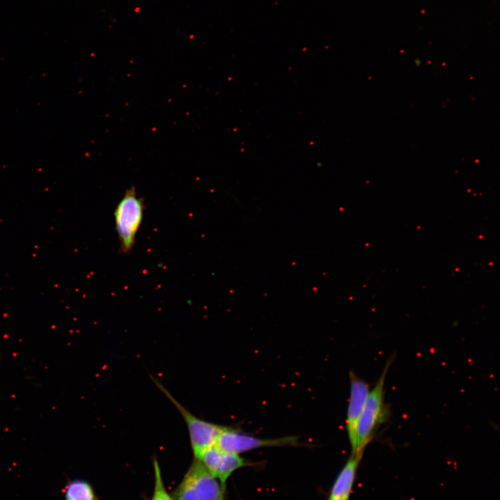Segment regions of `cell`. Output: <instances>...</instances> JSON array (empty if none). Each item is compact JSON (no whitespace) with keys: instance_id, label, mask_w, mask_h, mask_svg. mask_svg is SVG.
<instances>
[{"instance_id":"obj_1","label":"cell","mask_w":500,"mask_h":500,"mask_svg":"<svg viewBox=\"0 0 500 500\" xmlns=\"http://www.w3.org/2000/svg\"><path fill=\"white\" fill-rule=\"evenodd\" d=\"M226 486L194 458L173 492L174 500H225Z\"/></svg>"},{"instance_id":"obj_2","label":"cell","mask_w":500,"mask_h":500,"mask_svg":"<svg viewBox=\"0 0 500 500\" xmlns=\"http://www.w3.org/2000/svg\"><path fill=\"white\" fill-rule=\"evenodd\" d=\"M144 210V201L138 196L133 187L126 191L116 207L114 212L115 228L120 251L124 254L130 253L133 248Z\"/></svg>"},{"instance_id":"obj_3","label":"cell","mask_w":500,"mask_h":500,"mask_svg":"<svg viewBox=\"0 0 500 500\" xmlns=\"http://www.w3.org/2000/svg\"><path fill=\"white\" fill-rule=\"evenodd\" d=\"M151 377L158 388L174 404L183 417L188 430L194 458L198 459L205 451L215 445L224 426L195 416L184 407L156 378Z\"/></svg>"},{"instance_id":"obj_4","label":"cell","mask_w":500,"mask_h":500,"mask_svg":"<svg viewBox=\"0 0 500 500\" xmlns=\"http://www.w3.org/2000/svg\"><path fill=\"white\" fill-rule=\"evenodd\" d=\"M392 359L387 361L373 389L369 392L357 429L356 451L363 452L384 417V385Z\"/></svg>"},{"instance_id":"obj_5","label":"cell","mask_w":500,"mask_h":500,"mask_svg":"<svg viewBox=\"0 0 500 500\" xmlns=\"http://www.w3.org/2000/svg\"><path fill=\"white\" fill-rule=\"evenodd\" d=\"M298 444L296 436L261 438L224 426L214 446L226 453L240 454L260 447L295 446Z\"/></svg>"},{"instance_id":"obj_6","label":"cell","mask_w":500,"mask_h":500,"mask_svg":"<svg viewBox=\"0 0 500 500\" xmlns=\"http://www.w3.org/2000/svg\"><path fill=\"white\" fill-rule=\"evenodd\" d=\"M350 396L347 408L346 428L351 449L356 451L357 429L369 392V385L352 372L349 373Z\"/></svg>"},{"instance_id":"obj_7","label":"cell","mask_w":500,"mask_h":500,"mask_svg":"<svg viewBox=\"0 0 500 500\" xmlns=\"http://www.w3.org/2000/svg\"><path fill=\"white\" fill-rule=\"evenodd\" d=\"M197 460L224 486L235 471L251 465L239 454L222 451L215 446L205 451Z\"/></svg>"},{"instance_id":"obj_8","label":"cell","mask_w":500,"mask_h":500,"mask_svg":"<svg viewBox=\"0 0 500 500\" xmlns=\"http://www.w3.org/2000/svg\"><path fill=\"white\" fill-rule=\"evenodd\" d=\"M362 454H351L334 481L328 500H349Z\"/></svg>"},{"instance_id":"obj_9","label":"cell","mask_w":500,"mask_h":500,"mask_svg":"<svg viewBox=\"0 0 500 500\" xmlns=\"http://www.w3.org/2000/svg\"><path fill=\"white\" fill-rule=\"evenodd\" d=\"M63 492L65 500H97L92 486L82 479L69 481Z\"/></svg>"},{"instance_id":"obj_10","label":"cell","mask_w":500,"mask_h":500,"mask_svg":"<svg viewBox=\"0 0 500 500\" xmlns=\"http://www.w3.org/2000/svg\"><path fill=\"white\" fill-rule=\"evenodd\" d=\"M153 467L154 472V487L151 500H174L167 491L160 467L156 457L153 459Z\"/></svg>"}]
</instances>
